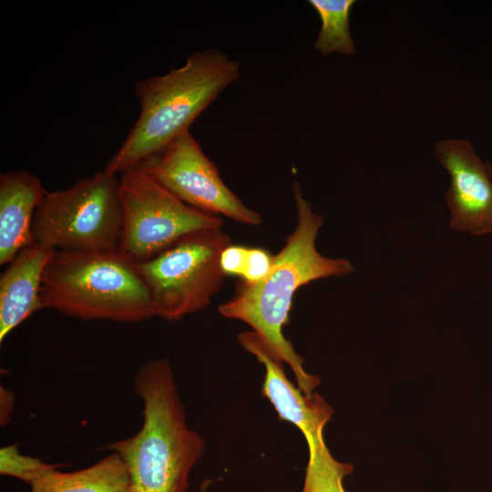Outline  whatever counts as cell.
<instances>
[{"label":"cell","mask_w":492,"mask_h":492,"mask_svg":"<svg viewBox=\"0 0 492 492\" xmlns=\"http://www.w3.org/2000/svg\"><path fill=\"white\" fill-rule=\"evenodd\" d=\"M54 250L32 242L21 250L0 276V343L34 313L43 309V274Z\"/></svg>","instance_id":"obj_11"},{"label":"cell","mask_w":492,"mask_h":492,"mask_svg":"<svg viewBox=\"0 0 492 492\" xmlns=\"http://www.w3.org/2000/svg\"><path fill=\"white\" fill-rule=\"evenodd\" d=\"M292 191L297 224L274 256L271 273L257 284L241 283L237 294L219 306V313L249 324L290 365L300 390L312 396L320 379L305 371L303 359L283 335L292 299L300 287L322 278L348 275L354 268L346 259H332L317 251L315 241L323 220L303 198L297 182Z\"/></svg>","instance_id":"obj_1"},{"label":"cell","mask_w":492,"mask_h":492,"mask_svg":"<svg viewBox=\"0 0 492 492\" xmlns=\"http://www.w3.org/2000/svg\"><path fill=\"white\" fill-rule=\"evenodd\" d=\"M56 466L37 457L22 455L17 444L0 449V474L17 478L29 486Z\"/></svg>","instance_id":"obj_16"},{"label":"cell","mask_w":492,"mask_h":492,"mask_svg":"<svg viewBox=\"0 0 492 492\" xmlns=\"http://www.w3.org/2000/svg\"><path fill=\"white\" fill-rule=\"evenodd\" d=\"M241 66L213 49L197 50L164 75L135 83L139 115L104 170L117 176L160 153L240 77Z\"/></svg>","instance_id":"obj_2"},{"label":"cell","mask_w":492,"mask_h":492,"mask_svg":"<svg viewBox=\"0 0 492 492\" xmlns=\"http://www.w3.org/2000/svg\"><path fill=\"white\" fill-rule=\"evenodd\" d=\"M140 165L184 203L234 221L259 225L261 215L247 207L223 182L217 166L189 131Z\"/></svg>","instance_id":"obj_8"},{"label":"cell","mask_w":492,"mask_h":492,"mask_svg":"<svg viewBox=\"0 0 492 492\" xmlns=\"http://www.w3.org/2000/svg\"><path fill=\"white\" fill-rule=\"evenodd\" d=\"M0 400V422L1 425H5L10 420L14 408V397L12 392L1 386Z\"/></svg>","instance_id":"obj_18"},{"label":"cell","mask_w":492,"mask_h":492,"mask_svg":"<svg viewBox=\"0 0 492 492\" xmlns=\"http://www.w3.org/2000/svg\"><path fill=\"white\" fill-rule=\"evenodd\" d=\"M134 389L143 403L140 429L111 442L107 449L123 459L129 492H187L189 477L204 452L201 436L186 422L170 364L158 358L142 364Z\"/></svg>","instance_id":"obj_3"},{"label":"cell","mask_w":492,"mask_h":492,"mask_svg":"<svg viewBox=\"0 0 492 492\" xmlns=\"http://www.w3.org/2000/svg\"><path fill=\"white\" fill-rule=\"evenodd\" d=\"M46 192L39 178L28 170L0 175V265L33 242V219Z\"/></svg>","instance_id":"obj_12"},{"label":"cell","mask_w":492,"mask_h":492,"mask_svg":"<svg viewBox=\"0 0 492 492\" xmlns=\"http://www.w3.org/2000/svg\"><path fill=\"white\" fill-rule=\"evenodd\" d=\"M487 166H488V169H489L490 175L492 177V166L489 163H487Z\"/></svg>","instance_id":"obj_19"},{"label":"cell","mask_w":492,"mask_h":492,"mask_svg":"<svg viewBox=\"0 0 492 492\" xmlns=\"http://www.w3.org/2000/svg\"><path fill=\"white\" fill-rule=\"evenodd\" d=\"M61 465L47 470L30 485V492H129L127 466L116 452L96 464L74 472H60Z\"/></svg>","instance_id":"obj_13"},{"label":"cell","mask_w":492,"mask_h":492,"mask_svg":"<svg viewBox=\"0 0 492 492\" xmlns=\"http://www.w3.org/2000/svg\"><path fill=\"white\" fill-rule=\"evenodd\" d=\"M241 345L265 368L261 394L274 406L280 419L295 425L305 437L309 454L325 446L323 427L333 408L317 393L305 395L286 376L281 357L267 346L254 331L238 334Z\"/></svg>","instance_id":"obj_10"},{"label":"cell","mask_w":492,"mask_h":492,"mask_svg":"<svg viewBox=\"0 0 492 492\" xmlns=\"http://www.w3.org/2000/svg\"><path fill=\"white\" fill-rule=\"evenodd\" d=\"M122 231L118 251L148 261L181 237L222 228L220 216L193 208L155 180L140 165L121 173Z\"/></svg>","instance_id":"obj_7"},{"label":"cell","mask_w":492,"mask_h":492,"mask_svg":"<svg viewBox=\"0 0 492 492\" xmlns=\"http://www.w3.org/2000/svg\"><path fill=\"white\" fill-rule=\"evenodd\" d=\"M230 244L231 239L221 228L205 229L138 262L157 316L178 321L210 305L226 278L220 258Z\"/></svg>","instance_id":"obj_6"},{"label":"cell","mask_w":492,"mask_h":492,"mask_svg":"<svg viewBox=\"0 0 492 492\" xmlns=\"http://www.w3.org/2000/svg\"><path fill=\"white\" fill-rule=\"evenodd\" d=\"M434 151L450 176L445 198L453 231L475 236L492 233V177L468 141H438Z\"/></svg>","instance_id":"obj_9"},{"label":"cell","mask_w":492,"mask_h":492,"mask_svg":"<svg viewBox=\"0 0 492 492\" xmlns=\"http://www.w3.org/2000/svg\"><path fill=\"white\" fill-rule=\"evenodd\" d=\"M321 19V28L314 48L323 56L333 52L349 56L355 53L350 33V12L354 0H310Z\"/></svg>","instance_id":"obj_14"},{"label":"cell","mask_w":492,"mask_h":492,"mask_svg":"<svg viewBox=\"0 0 492 492\" xmlns=\"http://www.w3.org/2000/svg\"><path fill=\"white\" fill-rule=\"evenodd\" d=\"M40 299L43 309L83 321L128 323L157 316L138 262L118 251H55Z\"/></svg>","instance_id":"obj_4"},{"label":"cell","mask_w":492,"mask_h":492,"mask_svg":"<svg viewBox=\"0 0 492 492\" xmlns=\"http://www.w3.org/2000/svg\"><path fill=\"white\" fill-rule=\"evenodd\" d=\"M273 264L274 256L269 251L261 248L247 247L239 277L243 284H257L268 277Z\"/></svg>","instance_id":"obj_17"},{"label":"cell","mask_w":492,"mask_h":492,"mask_svg":"<svg viewBox=\"0 0 492 492\" xmlns=\"http://www.w3.org/2000/svg\"><path fill=\"white\" fill-rule=\"evenodd\" d=\"M121 231L119 179L104 169L46 191L32 223L33 242L64 251H117Z\"/></svg>","instance_id":"obj_5"},{"label":"cell","mask_w":492,"mask_h":492,"mask_svg":"<svg viewBox=\"0 0 492 492\" xmlns=\"http://www.w3.org/2000/svg\"><path fill=\"white\" fill-rule=\"evenodd\" d=\"M353 466L337 461L327 446L309 455L302 492H346L343 480L350 475Z\"/></svg>","instance_id":"obj_15"}]
</instances>
